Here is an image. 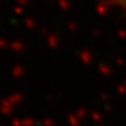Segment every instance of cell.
Listing matches in <instances>:
<instances>
[{"mask_svg": "<svg viewBox=\"0 0 126 126\" xmlns=\"http://www.w3.org/2000/svg\"><path fill=\"white\" fill-rule=\"evenodd\" d=\"M118 2H120V4L122 7H125L126 8V0H118Z\"/></svg>", "mask_w": 126, "mask_h": 126, "instance_id": "1", "label": "cell"}]
</instances>
